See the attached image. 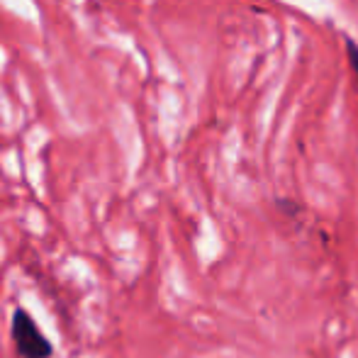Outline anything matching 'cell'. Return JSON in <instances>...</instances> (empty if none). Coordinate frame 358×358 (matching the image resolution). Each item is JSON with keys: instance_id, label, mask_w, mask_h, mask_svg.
<instances>
[{"instance_id": "1", "label": "cell", "mask_w": 358, "mask_h": 358, "mask_svg": "<svg viewBox=\"0 0 358 358\" xmlns=\"http://www.w3.org/2000/svg\"><path fill=\"white\" fill-rule=\"evenodd\" d=\"M13 341L22 358L52 356V344H49L47 336L39 331V327L34 324V320L24 310H15L13 315Z\"/></svg>"}, {"instance_id": "2", "label": "cell", "mask_w": 358, "mask_h": 358, "mask_svg": "<svg viewBox=\"0 0 358 358\" xmlns=\"http://www.w3.org/2000/svg\"><path fill=\"white\" fill-rule=\"evenodd\" d=\"M349 57H351V64H354V69L358 73V47L354 42H349Z\"/></svg>"}]
</instances>
